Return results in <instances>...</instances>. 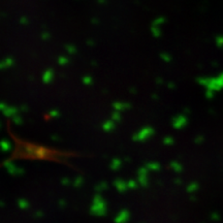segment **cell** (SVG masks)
Wrapping results in <instances>:
<instances>
[{
	"instance_id": "1",
	"label": "cell",
	"mask_w": 223,
	"mask_h": 223,
	"mask_svg": "<svg viewBox=\"0 0 223 223\" xmlns=\"http://www.w3.org/2000/svg\"><path fill=\"white\" fill-rule=\"evenodd\" d=\"M6 129L14 142V150L11 151V154L6 158V160L1 163V165H5L9 162L17 160H28L55 162L71 167V164L68 160L73 157L82 156V154L79 152L59 150V149L49 147V146L38 144V142L21 138L12 131L11 124L9 121L6 123Z\"/></svg>"
}]
</instances>
